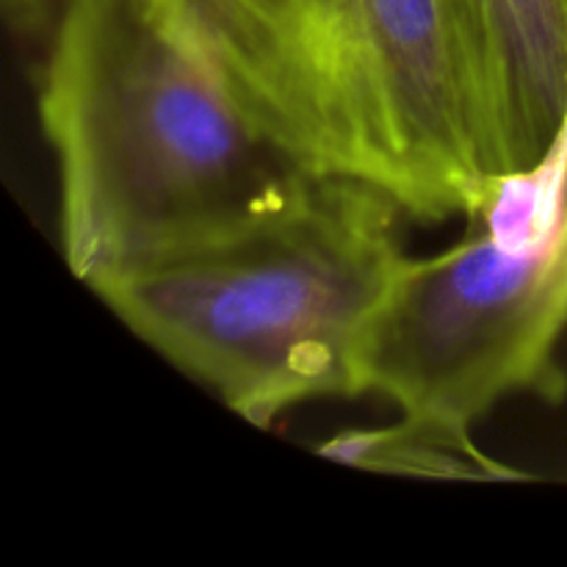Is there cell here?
I'll return each mask as SVG.
<instances>
[{
    "mask_svg": "<svg viewBox=\"0 0 567 567\" xmlns=\"http://www.w3.org/2000/svg\"><path fill=\"white\" fill-rule=\"evenodd\" d=\"M502 175L546 158L567 120V0H457Z\"/></svg>",
    "mask_w": 567,
    "mask_h": 567,
    "instance_id": "cell-5",
    "label": "cell"
},
{
    "mask_svg": "<svg viewBox=\"0 0 567 567\" xmlns=\"http://www.w3.org/2000/svg\"><path fill=\"white\" fill-rule=\"evenodd\" d=\"M9 22L25 37H37L44 31L50 14L55 9V0H3Z\"/></svg>",
    "mask_w": 567,
    "mask_h": 567,
    "instance_id": "cell-7",
    "label": "cell"
},
{
    "mask_svg": "<svg viewBox=\"0 0 567 567\" xmlns=\"http://www.w3.org/2000/svg\"><path fill=\"white\" fill-rule=\"evenodd\" d=\"M321 454L338 463L382 474L435 476V480H518L507 465L487 460L471 435L402 419L382 430L343 432L324 443Z\"/></svg>",
    "mask_w": 567,
    "mask_h": 567,
    "instance_id": "cell-6",
    "label": "cell"
},
{
    "mask_svg": "<svg viewBox=\"0 0 567 567\" xmlns=\"http://www.w3.org/2000/svg\"><path fill=\"white\" fill-rule=\"evenodd\" d=\"M37 114L59 175L61 252L86 286L247 219L302 175L158 0H55Z\"/></svg>",
    "mask_w": 567,
    "mask_h": 567,
    "instance_id": "cell-2",
    "label": "cell"
},
{
    "mask_svg": "<svg viewBox=\"0 0 567 567\" xmlns=\"http://www.w3.org/2000/svg\"><path fill=\"white\" fill-rule=\"evenodd\" d=\"M404 219L380 188L302 172L247 219L89 288L233 413L271 426L297 404L360 396L365 332L408 260Z\"/></svg>",
    "mask_w": 567,
    "mask_h": 567,
    "instance_id": "cell-3",
    "label": "cell"
},
{
    "mask_svg": "<svg viewBox=\"0 0 567 567\" xmlns=\"http://www.w3.org/2000/svg\"><path fill=\"white\" fill-rule=\"evenodd\" d=\"M181 42L293 166L360 181L424 225L502 181L457 0H158Z\"/></svg>",
    "mask_w": 567,
    "mask_h": 567,
    "instance_id": "cell-1",
    "label": "cell"
},
{
    "mask_svg": "<svg viewBox=\"0 0 567 567\" xmlns=\"http://www.w3.org/2000/svg\"><path fill=\"white\" fill-rule=\"evenodd\" d=\"M567 120L546 158L504 175L471 233L402 264L360 352V393L471 435L509 399H567Z\"/></svg>",
    "mask_w": 567,
    "mask_h": 567,
    "instance_id": "cell-4",
    "label": "cell"
}]
</instances>
